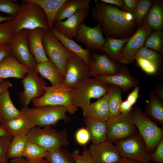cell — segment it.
<instances>
[{
	"label": "cell",
	"instance_id": "41",
	"mask_svg": "<svg viewBox=\"0 0 163 163\" xmlns=\"http://www.w3.org/2000/svg\"><path fill=\"white\" fill-rule=\"evenodd\" d=\"M10 22L0 23V46L9 43L14 35L11 27Z\"/></svg>",
	"mask_w": 163,
	"mask_h": 163
},
{
	"label": "cell",
	"instance_id": "3",
	"mask_svg": "<svg viewBox=\"0 0 163 163\" xmlns=\"http://www.w3.org/2000/svg\"><path fill=\"white\" fill-rule=\"evenodd\" d=\"M21 111L35 126H55L60 120L67 123L70 120L66 114V108L60 105H46L35 108H23Z\"/></svg>",
	"mask_w": 163,
	"mask_h": 163
},
{
	"label": "cell",
	"instance_id": "26",
	"mask_svg": "<svg viewBox=\"0 0 163 163\" xmlns=\"http://www.w3.org/2000/svg\"><path fill=\"white\" fill-rule=\"evenodd\" d=\"M84 122L93 144H98L107 140V121L85 119Z\"/></svg>",
	"mask_w": 163,
	"mask_h": 163
},
{
	"label": "cell",
	"instance_id": "34",
	"mask_svg": "<svg viewBox=\"0 0 163 163\" xmlns=\"http://www.w3.org/2000/svg\"><path fill=\"white\" fill-rule=\"evenodd\" d=\"M28 141L27 135L13 137L7 152L8 158L13 159L23 157L24 149Z\"/></svg>",
	"mask_w": 163,
	"mask_h": 163
},
{
	"label": "cell",
	"instance_id": "39",
	"mask_svg": "<svg viewBox=\"0 0 163 163\" xmlns=\"http://www.w3.org/2000/svg\"><path fill=\"white\" fill-rule=\"evenodd\" d=\"M137 57L143 58L153 63L158 68L162 60L161 56L159 53L144 46H142L137 52L135 58Z\"/></svg>",
	"mask_w": 163,
	"mask_h": 163
},
{
	"label": "cell",
	"instance_id": "55",
	"mask_svg": "<svg viewBox=\"0 0 163 163\" xmlns=\"http://www.w3.org/2000/svg\"><path fill=\"white\" fill-rule=\"evenodd\" d=\"M27 160L28 163H49L47 160L45 158H42L38 160L33 161H30L27 159Z\"/></svg>",
	"mask_w": 163,
	"mask_h": 163
},
{
	"label": "cell",
	"instance_id": "50",
	"mask_svg": "<svg viewBox=\"0 0 163 163\" xmlns=\"http://www.w3.org/2000/svg\"><path fill=\"white\" fill-rule=\"evenodd\" d=\"M133 106L126 100L122 101L120 106L121 113L126 114L133 111Z\"/></svg>",
	"mask_w": 163,
	"mask_h": 163
},
{
	"label": "cell",
	"instance_id": "45",
	"mask_svg": "<svg viewBox=\"0 0 163 163\" xmlns=\"http://www.w3.org/2000/svg\"><path fill=\"white\" fill-rule=\"evenodd\" d=\"M150 161L163 163V138L158 143L154 152L150 153Z\"/></svg>",
	"mask_w": 163,
	"mask_h": 163
},
{
	"label": "cell",
	"instance_id": "13",
	"mask_svg": "<svg viewBox=\"0 0 163 163\" xmlns=\"http://www.w3.org/2000/svg\"><path fill=\"white\" fill-rule=\"evenodd\" d=\"M90 77L88 63L75 55L68 58L64 69V84L73 88Z\"/></svg>",
	"mask_w": 163,
	"mask_h": 163
},
{
	"label": "cell",
	"instance_id": "57",
	"mask_svg": "<svg viewBox=\"0 0 163 163\" xmlns=\"http://www.w3.org/2000/svg\"><path fill=\"white\" fill-rule=\"evenodd\" d=\"M8 136L10 135L0 124V137Z\"/></svg>",
	"mask_w": 163,
	"mask_h": 163
},
{
	"label": "cell",
	"instance_id": "49",
	"mask_svg": "<svg viewBox=\"0 0 163 163\" xmlns=\"http://www.w3.org/2000/svg\"><path fill=\"white\" fill-rule=\"evenodd\" d=\"M10 55L9 43L0 46V63L7 56Z\"/></svg>",
	"mask_w": 163,
	"mask_h": 163
},
{
	"label": "cell",
	"instance_id": "32",
	"mask_svg": "<svg viewBox=\"0 0 163 163\" xmlns=\"http://www.w3.org/2000/svg\"><path fill=\"white\" fill-rule=\"evenodd\" d=\"M122 89L116 85L110 84L107 94L108 98L110 117L108 120L113 119L121 113L120 106L122 102Z\"/></svg>",
	"mask_w": 163,
	"mask_h": 163
},
{
	"label": "cell",
	"instance_id": "10",
	"mask_svg": "<svg viewBox=\"0 0 163 163\" xmlns=\"http://www.w3.org/2000/svg\"><path fill=\"white\" fill-rule=\"evenodd\" d=\"M21 82L24 91L20 94V100L23 108H27L31 102L44 95L45 93V87L47 83L34 70H30Z\"/></svg>",
	"mask_w": 163,
	"mask_h": 163
},
{
	"label": "cell",
	"instance_id": "40",
	"mask_svg": "<svg viewBox=\"0 0 163 163\" xmlns=\"http://www.w3.org/2000/svg\"><path fill=\"white\" fill-rule=\"evenodd\" d=\"M21 5L16 0H0V12L15 17L18 14Z\"/></svg>",
	"mask_w": 163,
	"mask_h": 163
},
{
	"label": "cell",
	"instance_id": "60",
	"mask_svg": "<svg viewBox=\"0 0 163 163\" xmlns=\"http://www.w3.org/2000/svg\"><path fill=\"white\" fill-rule=\"evenodd\" d=\"M2 163H8V162H3Z\"/></svg>",
	"mask_w": 163,
	"mask_h": 163
},
{
	"label": "cell",
	"instance_id": "23",
	"mask_svg": "<svg viewBox=\"0 0 163 163\" xmlns=\"http://www.w3.org/2000/svg\"><path fill=\"white\" fill-rule=\"evenodd\" d=\"M0 124L12 137L21 135H27L30 131L35 127L22 113L14 118Z\"/></svg>",
	"mask_w": 163,
	"mask_h": 163
},
{
	"label": "cell",
	"instance_id": "42",
	"mask_svg": "<svg viewBox=\"0 0 163 163\" xmlns=\"http://www.w3.org/2000/svg\"><path fill=\"white\" fill-rule=\"evenodd\" d=\"M138 66L142 70L149 75H154L158 72V68L153 63L142 57L135 58Z\"/></svg>",
	"mask_w": 163,
	"mask_h": 163
},
{
	"label": "cell",
	"instance_id": "31",
	"mask_svg": "<svg viewBox=\"0 0 163 163\" xmlns=\"http://www.w3.org/2000/svg\"><path fill=\"white\" fill-rule=\"evenodd\" d=\"M66 0H29L40 6L47 18L49 30L53 27L56 15Z\"/></svg>",
	"mask_w": 163,
	"mask_h": 163
},
{
	"label": "cell",
	"instance_id": "30",
	"mask_svg": "<svg viewBox=\"0 0 163 163\" xmlns=\"http://www.w3.org/2000/svg\"><path fill=\"white\" fill-rule=\"evenodd\" d=\"M163 4L162 1H154L144 22L153 30H161L163 29Z\"/></svg>",
	"mask_w": 163,
	"mask_h": 163
},
{
	"label": "cell",
	"instance_id": "9",
	"mask_svg": "<svg viewBox=\"0 0 163 163\" xmlns=\"http://www.w3.org/2000/svg\"><path fill=\"white\" fill-rule=\"evenodd\" d=\"M42 43L49 61L58 67L64 78L67 59L75 55L65 47L49 30H44Z\"/></svg>",
	"mask_w": 163,
	"mask_h": 163
},
{
	"label": "cell",
	"instance_id": "54",
	"mask_svg": "<svg viewBox=\"0 0 163 163\" xmlns=\"http://www.w3.org/2000/svg\"><path fill=\"white\" fill-rule=\"evenodd\" d=\"M117 163H140L136 161L129 158L122 157Z\"/></svg>",
	"mask_w": 163,
	"mask_h": 163
},
{
	"label": "cell",
	"instance_id": "11",
	"mask_svg": "<svg viewBox=\"0 0 163 163\" xmlns=\"http://www.w3.org/2000/svg\"><path fill=\"white\" fill-rule=\"evenodd\" d=\"M107 140L114 143L118 140L138 133L133 121V111L121 113L115 118L107 121Z\"/></svg>",
	"mask_w": 163,
	"mask_h": 163
},
{
	"label": "cell",
	"instance_id": "8",
	"mask_svg": "<svg viewBox=\"0 0 163 163\" xmlns=\"http://www.w3.org/2000/svg\"><path fill=\"white\" fill-rule=\"evenodd\" d=\"M114 143L122 157L140 163L150 161V154L148 152L146 144L139 133L119 140Z\"/></svg>",
	"mask_w": 163,
	"mask_h": 163
},
{
	"label": "cell",
	"instance_id": "21",
	"mask_svg": "<svg viewBox=\"0 0 163 163\" xmlns=\"http://www.w3.org/2000/svg\"><path fill=\"white\" fill-rule=\"evenodd\" d=\"M93 77L97 78L105 83L116 85L123 91H127L131 88L138 86V82L132 76L128 69L121 67L117 74L110 76L96 75Z\"/></svg>",
	"mask_w": 163,
	"mask_h": 163
},
{
	"label": "cell",
	"instance_id": "36",
	"mask_svg": "<svg viewBox=\"0 0 163 163\" xmlns=\"http://www.w3.org/2000/svg\"><path fill=\"white\" fill-rule=\"evenodd\" d=\"M45 158L49 163H75L72 153L61 148L47 151Z\"/></svg>",
	"mask_w": 163,
	"mask_h": 163
},
{
	"label": "cell",
	"instance_id": "18",
	"mask_svg": "<svg viewBox=\"0 0 163 163\" xmlns=\"http://www.w3.org/2000/svg\"><path fill=\"white\" fill-rule=\"evenodd\" d=\"M89 150L95 163H117L122 158L115 145L107 140L93 143Z\"/></svg>",
	"mask_w": 163,
	"mask_h": 163
},
{
	"label": "cell",
	"instance_id": "59",
	"mask_svg": "<svg viewBox=\"0 0 163 163\" xmlns=\"http://www.w3.org/2000/svg\"><path fill=\"white\" fill-rule=\"evenodd\" d=\"M146 163H153V162H151V161H149V162H146Z\"/></svg>",
	"mask_w": 163,
	"mask_h": 163
},
{
	"label": "cell",
	"instance_id": "25",
	"mask_svg": "<svg viewBox=\"0 0 163 163\" xmlns=\"http://www.w3.org/2000/svg\"><path fill=\"white\" fill-rule=\"evenodd\" d=\"M22 113L13 103L8 89L0 93V123L14 118Z\"/></svg>",
	"mask_w": 163,
	"mask_h": 163
},
{
	"label": "cell",
	"instance_id": "38",
	"mask_svg": "<svg viewBox=\"0 0 163 163\" xmlns=\"http://www.w3.org/2000/svg\"><path fill=\"white\" fill-rule=\"evenodd\" d=\"M152 3V0H139L137 6L132 13L134 21L138 27L142 24Z\"/></svg>",
	"mask_w": 163,
	"mask_h": 163
},
{
	"label": "cell",
	"instance_id": "46",
	"mask_svg": "<svg viewBox=\"0 0 163 163\" xmlns=\"http://www.w3.org/2000/svg\"><path fill=\"white\" fill-rule=\"evenodd\" d=\"M75 138L77 142L81 145H85L90 139L89 133L85 128H81L77 131Z\"/></svg>",
	"mask_w": 163,
	"mask_h": 163
},
{
	"label": "cell",
	"instance_id": "28",
	"mask_svg": "<svg viewBox=\"0 0 163 163\" xmlns=\"http://www.w3.org/2000/svg\"><path fill=\"white\" fill-rule=\"evenodd\" d=\"M51 31L67 50L89 63L92 51L83 49L73 40L67 38L54 28Z\"/></svg>",
	"mask_w": 163,
	"mask_h": 163
},
{
	"label": "cell",
	"instance_id": "15",
	"mask_svg": "<svg viewBox=\"0 0 163 163\" xmlns=\"http://www.w3.org/2000/svg\"><path fill=\"white\" fill-rule=\"evenodd\" d=\"M75 40L76 41L83 43L85 49L91 51L101 50L106 41L99 24L91 27L84 22L79 26Z\"/></svg>",
	"mask_w": 163,
	"mask_h": 163
},
{
	"label": "cell",
	"instance_id": "5",
	"mask_svg": "<svg viewBox=\"0 0 163 163\" xmlns=\"http://www.w3.org/2000/svg\"><path fill=\"white\" fill-rule=\"evenodd\" d=\"M45 93L40 98L32 101L35 107L44 105H60L65 107L67 112L74 114L78 107L74 103L73 88L64 84L45 87Z\"/></svg>",
	"mask_w": 163,
	"mask_h": 163
},
{
	"label": "cell",
	"instance_id": "58",
	"mask_svg": "<svg viewBox=\"0 0 163 163\" xmlns=\"http://www.w3.org/2000/svg\"><path fill=\"white\" fill-rule=\"evenodd\" d=\"M3 79L0 78V85L3 82Z\"/></svg>",
	"mask_w": 163,
	"mask_h": 163
},
{
	"label": "cell",
	"instance_id": "7",
	"mask_svg": "<svg viewBox=\"0 0 163 163\" xmlns=\"http://www.w3.org/2000/svg\"><path fill=\"white\" fill-rule=\"evenodd\" d=\"M109 87V84L97 78H86L73 88L74 103L82 109L91 103V99H99L106 94Z\"/></svg>",
	"mask_w": 163,
	"mask_h": 163
},
{
	"label": "cell",
	"instance_id": "19",
	"mask_svg": "<svg viewBox=\"0 0 163 163\" xmlns=\"http://www.w3.org/2000/svg\"><path fill=\"white\" fill-rule=\"evenodd\" d=\"M44 30L41 28L27 30L28 47L37 63L48 61L43 48L42 38Z\"/></svg>",
	"mask_w": 163,
	"mask_h": 163
},
{
	"label": "cell",
	"instance_id": "53",
	"mask_svg": "<svg viewBox=\"0 0 163 163\" xmlns=\"http://www.w3.org/2000/svg\"><path fill=\"white\" fill-rule=\"evenodd\" d=\"M10 163H28L27 160L23 157L11 159Z\"/></svg>",
	"mask_w": 163,
	"mask_h": 163
},
{
	"label": "cell",
	"instance_id": "56",
	"mask_svg": "<svg viewBox=\"0 0 163 163\" xmlns=\"http://www.w3.org/2000/svg\"><path fill=\"white\" fill-rule=\"evenodd\" d=\"M14 17L10 16L8 17H3L0 16V23L8 21H11Z\"/></svg>",
	"mask_w": 163,
	"mask_h": 163
},
{
	"label": "cell",
	"instance_id": "20",
	"mask_svg": "<svg viewBox=\"0 0 163 163\" xmlns=\"http://www.w3.org/2000/svg\"><path fill=\"white\" fill-rule=\"evenodd\" d=\"M85 119L107 121L109 118L108 98L107 94L82 109Z\"/></svg>",
	"mask_w": 163,
	"mask_h": 163
},
{
	"label": "cell",
	"instance_id": "27",
	"mask_svg": "<svg viewBox=\"0 0 163 163\" xmlns=\"http://www.w3.org/2000/svg\"><path fill=\"white\" fill-rule=\"evenodd\" d=\"M145 115L156 123L163 125V104L155 95L151 91L149 98L145 107Z\"/></svg>",
	"mask_w": 163,
	"mask_h": 163
},
{
	"label": "cell",
	"instance_id": "52",
	"mask_svg": "<svg viewBox=\"0 0 163 163\" xmlns=\"http://www.w3.org/2000/svg\"><path fill=\"white\" fill-rule=\"evenodd\" d=\"M153 91L160 100L163 101V88L162 86L157 88Z\"/></svg>",
	"mask_w": 163,
	"mask_h": 163
},
{
	"label": "cell",
	"instance_id": "16",
	"mask_svg": "<svg viewBox=\"0 0 163 163\" xmlns=\"http://www.w3.org/2000/svg\"><path fill=\"white\" fill-rule=\"evenodd\" d=\"M90 76H110L116 74L121 67L117 62L111 60L104 53L101 54L91 51L89 62Z\"/></svg>",
	"mask_w": 163,
	"mask_h": 163
},
{
	"label": "cell",
	"instance_id": "17",
	"mask_svg": "<svg viewBox=\"0 0 163 163\" xmlns=\"http://www.w3.org/2000/svg\"><path fill=\"white\" fill-rule=\"evenodd\" d=\"M89 8L80 9L64 21H55L53 28L67 38L73 40L80 25L88 17Z\"/></svg>",
	"mask_w": 163,
	"mask_h": 163
},
{
	"label": "cell",
	"instance_id": "29",
	"mask_svg": "<svg viewBox=\"0 0 163 163\" xmlns=\"http://www.w3.org/2000/svg\"><path fill=\"white\" fill-rule=\"evenodd\" d=\"M91 1V0H66L58 11L55 21H62L71 16L78 10L89 8V4Z\"/></svg>",
	"mask_w": 163,
	"mask_h": 163
},
{
	"label": "cell",
	"instance_id": "2",
	"mask_svg": "<svg viewBox=\"0 0 163 163\" xmlns=\"http://www.w3.org/2000/svg\"><path fill=\"white\" fill-rule=\"evenodd\" d=\"M21 1L18 14L10 22L11 27L14 34L22 29L41 28L49 30L47 18L42 8L29 0Z\"/></svg>",
	"mask_w": 163,
	"mask_h": 163
},
{
	"label": "cell",
	"instance_id": "12",
	"mask_svg": "<svg viewBox=\"0 0 163 163\" xmlns=\"http://www.w3.org/2000/svg\"><path fill=\"white\" fill-rule=\"evenodd\" d=\"M153 31L146 23H142L123 46L115 62L125 64L133 63L137 52L144 46L146 39Z\"/></svg>",
	"mask_w": 163,
	"mask_h": 163
},
{
	"label": "cell",
	"instance_id": "22",
	"mask_svg": "<svg viewBox=\"0 0 163 163\" xmlns=\"http://www.w3.org/2000/svg\"><path fill=\"white\" fill-rule=\"evenodd\" d=\"M29 70L26 66L9 55L0 63V78L22 79L26 75Z\"/></svg>",
	"mask_w": 163,
	"mask_h": 163
},
{
	"label": "cell",
	"instance_id": "37",
	"mask_svg": "<svg viewBox=\"0 0 163 163\" xmlns=\"http://www.w3.org/2000/svg\"><path fill=\"white\" fill-rule=\"evenodd\" d=\"M144 46L158 53L163 50V32L162 30L152 31L145 40Z\"/></svg>",
	"mask_w": 163,
	"mask_h": 163
},
{
	"label": "cell",
	"instance_id": "14",
	"mask_svg": "<svg viewBox=\"0 0 163 163\" xmlns=\"http://www.w3.org/2000/svg\"><path fill=\"white\" fill-rule=\"evenodd\" d=\"M9 44L10 55L29 70H34L37 63L28 47L27 30H21L14 34Z\"/></svg>",
	"mask_w": 163,
	"mask_h": 163
},
{
	"label": "cell",
	"instance_id": "47",
	"mask_svg": "<svg viewBox=\"0 0 163 163\" xmlns=\"http://www.w3.org/2000/svg\"><path fill=\"white\" fill-rule=\"evenodd\" d=\"M123 11L132 14L138 4V0H123Z\"/></svg>",
	"mask_w": 163,
	"mask_h": 163
},
{
	"label": "cell",
	"instance_id": "1",
	"mask_svg": "<svg viewBox=\"0 0 163 163\" xmlns=\"http://www.w3.org/2000/svg\"><path fill=\"white\" fill-rule=\"evenodd\" d=\"M90 12L92 19L98 23L106 37L116 39L130 37L138 27L132 14L114 6L95 1Z\"/></svg>",
	"mask_w": 163,
	"mask_h": 163
},
{
	"label": "cell",
	"instance_id": "44",
	"mask_svg": "<svg viewBox=\"0 0 163 163\" xmlns=\"http://www.w3.org/2000/svg\"><path fill=\"white\" fill-rule=\"evenodd\" d=\"M12 138L11 136L0 137V163L8 161L7 152Z\"/></svg>",
	"mask_w": 163,
	"mask_h": 163
},
{
	"label": "cell",
	"instance_id": "43",
	"mask_svg": "<svg viewBox=\"0 0 163 163\" xmlns=\"http://www.w3.org/2000/svg\"><path fill=\"white\" fill-rule=\"evenodd\" d=\"M72 155L75 163H95L89 149L86 148L81 155L77 150H75Z\"/></svg>",
	"mask_w": 163,
	"mask_h": 163
},
{
	"label": "cell",
	"instance_id": "48",
	"mask_svg": "<svg viewBox=\"0 0 163 163\" xmlns=\"http://www.w3.org/2000/svg\"><path fill=\"white\" fill-rule=\"evenodd\" d=\"M139 86H136L128 95L126 100L132 106L136 103L139 97Z\"/></svg>",
	"mask_w": 163,
	"mask_h": 163
},
{
	"label": "cell",
	"instance_id": "4",
	"mask_svg": "<svg viewBox=\"0 0 163 163\" xmlns=\"http://www.w3.org/2000/svg\"><path fill=\"white\" fill-rule=\"evenodd\" d=\"M28 140L35 143L46 150L56 149L69 144L68 134L65 128L58 131L51 126H47L43 128L35 126L27 135Z\"/></svg>",
	"mask_w": 163,
	"mask_h": 163
},
{
	"label": "cell",
	"instance_id": "51",
	"mask_svg": "<svg viewBox=\"0 0 163 163\" xmlns=\"http://www.w3.org/2000/svg\"><path fill=\"white\" fill-rule=\"evenodd\" d=\"M100 1L107 4L114 5L121 7L123 4L122 0H101Z\"/></svg>",
	"mask_w": 163,
	"mask_h": 163
},
{
	"label": "cell",
	"instance_id": "24",
	"mask_svg": "<svg viewBox=\"0 0 163 163\" xmlns=\"http://www.w3.org/2000/svg\"><path fill=\"white\" fill-rule=\"evenodd\" d=\"M34 70L42 78L48 80L52 86L63 84L64 78L59 69L49 60L37 63Z\"/></svg>",
	"mask_w": 163,
	"mask_h": 163
},
{
	"label": "cell",
	"instance_id": "33",
	"mask_svg": "<svg viewBox=\"0 0 163 163\" xmlns=\"http://www.w3.org/2000/svg\"><path fill=\"white\" fill-rule=\"evenodd\" d=\"M106 41L101 49L112 61H115L130 37L116 39L106 37Z\"/></svg>",
	"mask_w": 163,
	"mask_h": 163
},
{
	"label": "cell",
	"instance_id": "6",
	"mask_svg": "<svg viewBox=\"0 0 163 163\" xmlns=\"http://www.w3.org/2000/svg\"><path fill=\"white\" fill-rule=\"evenodd\" d=\"M133 112L134 123L146 144L148 152L150 154L163 138V129L147 117L138 107H135Z\"/></svg>",
	"mask_w": 163,
	"mask_h": 163
},
{
	"label": "cell",
	"instance_id": "35",
	"mask_svg": "<svg viewBox=\"0 0 163 163\" xmlns=\"http://www.w3.org/2000/svg\"><path fill=\"white\" fill-rule=\"evenodd\" d=\"M47 151L36 144L28 140L24 148L23 157L30 161L45 158Z\"/></svg>",
	"mask_w": 163,
	"mask_h": 163
}]
</instances>
